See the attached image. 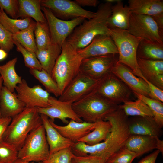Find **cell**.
Wrapping results in <instances>:
<instances>
[{"label":"cell","instance_id":"cell-1","mask_svg":"<svg viewBox=\"0 0 163 163\" xmlns=\"http://www.w3.org/2000/svg\"><path fill=\"white\" fill-rule=\"evenodd\" d=\"M112 5L106 2L100 4L95 16L86 19L76 27L66 39V42L77 51L87 46L98 35H110L107 22Z\"/></svg>","mask_w":163,"mask_h":163},{"label":"cell","instance_id":"cell-2","mask_svg":"<svg viewBox=\"0 0 163 163\" xmlns=\"http://www.w3.org/2000/svg\"><path fill=\"white\" fill-rule=\"evenodd\" d=\"M128 116L122 109L118 108L107 115L104 120L111 124L110 132L103 142L91 145L89 155L102 158L105 163L114 153L124 146L130 136L128 126Z\"/></svg>","mask_w":163,"mask_h":163},{"label":"cell","instance_id":"cell-3","mask_svg":"<svg viewBox=\"0 0 163 163\" xmlns=\"http://www.w3.org/2000/svg\"><path fill=\"white\" fill-rule=\"evenodd\" d=\"M42 124L40 115L37 108L25 107L13 117L2 138V140L18 150L28 134Z\"/></svg>","mask_w":163,"mask_h":163},{"label":"cell","instance_id":"cell-4","mask_svg":"<svg viewBox=\"0 0 163 163\" xmlns=\"http://www.w3.org/2000/svg\"><path fill=\"white\" fill-rule=\"evenodd\" d=\"M61 48V53L56 61L51 74L58 86L60 95L70 82L79 73L83 59L77 51L66 41Z\"/></svg>","mask_w":163,"mask_h":163},{"label":"cell","instance_id":"cell-5","mask_svg":"<svg viewBox=\"0 0 163 163\" xmlns=\"http://www.w3.org/2000/svg\"><path fill=\"white\" fill-rule=\"evenodd\" d=\"M76 114L83 121L94 123L104 120L106 117L118 108L97 94L95 91L72 104Z\"/></svg>","mask_w":163,"mask_h":163},{"label":"cell","instance_id":"cell-6","mask_svg":"<svg viewBox=\"0 0 163 163\" xmlns=\"http://www.w3.org/2000/svg\"><path fill=\"white\" fill-rule=\"evenodd\" d=\"M110 29V36L115 43L119 55L117 61L125 65L136 76L144 77L137 61V50L141 38L130 34L127 30Z\"/></svg>","mask_w":163,"mask_h":163},{"label":"cell","instance_id":"cell-7","mask_svg":"<svg viewBox=\"0 0 163 163\" xmlns=\"http://www.w3.org/2000/svg\"><path fill=\"white\" fill-rule=\"evenodd\" d=\"M50 155L49 146L43 124L30 133L18 151V158L29 162H44Z\"/></svg>","mask_w":163,"mask_h":163},{"label":"cell","instance_id":"cell-8","mask_svg":"<svg viewBox=\"0 0 163 163\" xmlns=\"http://www.w3.org/2000/svg\"><path fill=\"white\" fill-rule=\"evenodd\" d=\"M95 92L106 100L118 105L131 101L133 93L122 80L112 73L100 80Z\"/></svg>","mask_w":163,"mask_h":163},{"label":"cell","instance_id":"cell-9","mask_svg":"<svg viewBox=\"0 0 163 163\" xmlns=\"http://www.w3.org/2000/svg\"><path fill=\"white\" fill-rule=\"evenodd\" d=\"M49 28L52 43L61 47L75 28L85 19L79 17L69 20L61 19L56 17L49 8H41Z\"/></svg>","mask_w":163,"mask_h":163},{"label":"cell","instance_id":"cell-10","mask_svg":"<svg viewBox=\"0 0 163 163\" xmlns=\"http://www.w3.org/2000/svg\"><path fill=\"white\" fill-rule=\"evenodd\" d=\"M41 6L49 9L57 18L69 20L79 17L89 19L96 14L83 9L75 1L70 0H40Z\"/></svg>","mask_w":163,"mask_h":163},{"label":"cell","instance_id":"cell-11","mask_svg":"<svg viewBox=\"0 0 163 163\" xmlns=\"http://www.w3.org/2000/svg\"><path fill=\"white\" fill-rule=\"evenodd\" d=\"M100 80L79 72L69 84L59 99L72 103L79 101L95 91Z\"/></svg>","mask_w":163,"mask_h":163},{"label":"cell","instance_id":"cell-12","mask_svg":"<svg viewBox=\"0 0 163 163\" xmlns=\"http://www.w3.org/2000/svg\"><path fill=\"white\" fill-rule=\"evenodd\" d=\"M127 31L137 37L163 43V33L151 16L132 13Z\"/></svg>","mask_w":163,"mask_h":163},{"label":"cell","instance_id":"cell-13","mask_svg":"<svg viewBox=\"0 0 163 163\" xmlns=\"http://www.w3.org/2000/svg\"><path fill=\"white\" fill-rule=\"evenodd\" d=\"M115 54H108L82 59L80 73L101 80L111 71L117 60Z\"/></svg>","mask_w":163,"mask_h":163},{"label":"cell","instance_id":"cell-14","mask_svg":"<svg viewBox=\"0 0 163 163\" xmlns=\"http://www.w3.org/2000/svg\"><path fill=\"white\" fill-rule=\"evenodd\" d=\"M15 89L18 99L28 108H46L50 107V94L40 85L30 87L26 81L22 79Z\"/></svg>","mask_w":163,"mask_h":163},{"label":"cell","instance_id":"cell-15","mask_svg":"<svg viewBox=\"0 0 163 163\" xmlns=\"http://www.w3.org/2000/svg\"><path fill=\"white\" fill-rule=\"evenodd\" d=\"M49 101L50 105L49 107L37 108L40 114L45 115L52 120L59 119L66 124L69 123L67 120L68 118L78 122L83 121L74 111L72 102L61 101L50 96Z\"/></svg>","mask_w":163,"mask_h":163},{"label":"cell","instance_id":"cell-16","mask_svg":"<svg viewBox=\"0 0 163 163\" xmlns=\"http://www.w3.org/2000/svg\"><path fill=\"white\" fill-rule=\"evenodd\" d=\"M83 59L108 54H118L117 48L110 35L96 37L87 46L77 50Z\"/></svg>","mask_w":163,"mask_h":163},{"label":"cell","instance_id":"cell-17","mask_svg":"<svg viewBox=\"0 0 163 163\" xmlns=\"http://www.w3.org/2000/svg\"><path fill=\"white\" fill-rule=\"evenodd\" d=\"M111 73L122 80L132 90L150 98L149 88L147 83L142 78L136 76L125 65L117 60L113 67Z\"/></svg>","mask_w":163,"mask_h":163},{"label":"cell","instance_id":"cell-18","mask_svg":"<svg viewBox=\"0 0 163 163\" xmlns=\"http://www.w3.org/2000/svg\"><path fill=\"white\" fill-rule=\"evenodd\" d=\"M128 126L131 135L147 136L160 138L163 131L153 117L134 116L128 119Z\"/></svg>","mask_w":163,"mask_h":163},{"label":"cell","instance_id":"cell-19","mask_svg":"<svg viewBox=\"0 0 163 163\" xmlns=\"http://www.w3.org/2000/svg\"><path fill=\"white\" fill-rule=\"evenodd\" d=\"M49 119L53 126L63 136L74 143L92 131L95 125V123L78 122L71 120L66 125L61 126L56 124L54 120Z\"/></svg>","mask_w":163,"mask_h":163},{"label":"cell","instance_id":"cell-20","mask_svg":"<svg viewBox=\"0 0 163 163\" xmlns=\"http://www.w3.org/2000/svg\"><path fill=\"white\" fill-rule=\"evenodd\" d=\"M26 107L25 104L20 100L17 94L2 86L0 93V112L1 117L12 118Z\"/></svg>","mask_w":163,"mask_h":163},{"label":"cell","instance_id":"cell-21","mask_svg":"<svg viewBox=\"0 0 163 163\" xmlns=\"http://www.w3.org/2000/svg\"><path fill=\"white\" fill-rule=\"evenodd\" d=\"M40 115L46 133L50 155L71 147L74 142L63 136L51 124L47 116L43 114Z\"/></svg>","mask_w":163,"mask_h":163},{"label":"cell","instance_id":"cell-22","mask_svg":"<svg viewBox=\"0 0 163 163\" xmlns=\"http://www.w3.org/2000/svg\"><path fill=\"white\" fill-rule=\"evenodd\" d=\"M131 14L128 5H124L121 0H118L112 6L111 14L107 22L108 27L127 30Z\"/></svg>","mask_w":163,"mask_h":163},{"label":"cell","instance_id":"cell-23","mask_svg":"<svg viewBox=\"0 0 163 163\" xmlns=\"http://www.w3.org/2000/svg\"><path fill=\"white\" fill-rule=\"evenodd\" d=\"M156 137L131 135L124 147L136 153L137 157L156 148Z\"/></svg>","mask_w":163,"mask_h":163},{"label":"cell","instance_id":"cell-24","mask_svg":"<svg viewBox=\"0 0 163 163\" xmlns=\"http://www.w3.org/2000/svg\"><path fill=\"white\" fill-rule=\"evenodd\" d=\"M132 13L151 16L163 13L162 0H129Z\"/></svg>","mask_w":163,"mask_h":163},{"label":"cell","instance_id":"cell-25","mask_svg":"<svg viewBox=\"0 0 163 163\" xmlns=\"http://www.w3.org/2000/svg\"><path fill=\"white\" fill-rule=\"evenodd\" d=\"M137 58L163 60V43L142 39L138 46Z\"/></svg>","mask_w":163,"mask_h":163},{"label":"cell","instance_id":"cell-26","mask_svg":"<svg viewBox=\"0 0 163 163\" xmlns=\"http://www.w3.org/2000/svg\"><path fill=\"white\" fill-rule=\"evenodd\" d=\"M61 51V46L52 43L45 49L37 50L35 53L42 69L51 75L56 61Z\"/></svg>","mask_w":163,"mask_h":163},{"label":"cell","instance_id":"cell-27","mask_svg":"<svg viewBox=\"0 0 163 163\" xmlns=\"http://www.w3.org/2000/svg\"><path fill=\"white\" fill-rule=\"evenodd\" d=\"M18 18H33L36 22H45L46 20L41 11L40 0H18Z\"/></svg>","mask_w":163,"mask_h":163},{"label":"cell","instance_id":"cell-28","mask_svg":"<svg viewBox=\"0 0 163 163\" xmlns=\"http://www.w3.org/2000/svg\"><path fill=\"white\" fill-rule=\"evenodd\" d=\"M17 58L15 57L5 64L0 65V74L4 86L12 93L14 92L17 85L22 81L21 76L18 75L15 70Z\"/></svg>","mask_w":163,"mask_h":163},{"label":"cell","instance_id":"cell-29","mask_svg":"<svg viewBox=\"0 0 163 163\" xmlns=\"http://www.w3.org/2000/svg\"><path fill=\"white\" fill-rule=\"evenodd\" d=\"M111 127V124L108 121L101 120L97 122L94 129L78 141L84 142L90 145L98 144L106 139Z\"/></svg>","mask_w":163,"mask_h":163},{"label":"cell","instance_id":"cell-30","mask_svg":"<svg viewBox=\"0 0 163 163\" xmlns=\"http://www.w3.org/2000/svg\"><path fill=\"white\" fill-rule=\"evenodd\" d=\"M118 107L123 110L127 116L153 117V113L148 106L142 101L138 99L135 101H130L120 104Z\"/></svg>","mask_w":163,"mask_h":163},{"label":"cell","instance_id":"cell-31","mask_svg":"<svg viewBox=\"0 0 163 163\" xmlns=\"http://www.w3.org/2000/svg\"><path fill=\"white\" fill-rule=\"evenodd\" d=\"M0 10L1 12L0 23L13 34L27 28L34 21L30 17L22 19L10 18L4 10L1 9Z\"/></svg>","mask_w":163,"mask_h":163},{"label":"cell","instance_id":"cell-32","mask_svg":"<svg viewBox=\"0 0 163 163\" xmlns=\"http://www.w3.org/2000/svg\"><path fill=\"white\" fill-rule=\"evenodd\" d=\"M36 23L33 21L28 28L13 35L14 39L27 50L35 53L37 50L34 33Z\"/></svg>","mask_w":163,"mask_h":163},{"label":"cell","instance_id":"cell-33","mask_svg":"<svg viewBox=\"0 0 163 163\" xmlns=\"http://www.w3.org/2000/svg\"><path fill=\"white\" fill-rule=\"evenodd\" d=\"M139 68L148 81L155 75L163 74V60H154L137 58Z\"/></svg>","mask_w":163,"mask_h":163},{"label":"cell","instance_id":"cell-34","mask_svg":"<svg viewBox=\"0 0 163 163\" xmlns=\"http://www.w3.org/2000/svg\"><path fill=\"white\" fill-rule=\"evenodd\" d=\"M29 71L31 74L44 86L48 92L53 94L56 97L60 96V92L57 83L47 72L43 69L41 70L30 69Z\"/></svg>","mask_w":163,"mask_h":163},{"label":"cell","instance_id":"cell-35","mask_svg":"<svg viewBox=\"0 0 163 163\" xmlns=\"http://www.w3.org/2000/svg\"><path fill=\"white\" fill-rule=\"evenodd\" d=\"M34 33L37 50L45 49L52 44L50 31L47 21L36 22Z\"/></svg>","mask_w":163,"mask_h":163},{"label":"cell","instance_id":"cell-36","mask_svg":"<svg viewBox=\"0 0 163 163\" xmlns=\"http://www.w3.org/2000/svg\"><path fill=\"white\" fill-rule=\"evenodd\" d=\"M133 93L138 99L142 101L148 106L153 113L155 121L162 129L163 127V103L135 92Z\"/></svg>","mask_w":163,"mask_h":163},{"label":"cell","instance_id":"cell-37","mask_svg":"<svg viewBox=\"0 0 163 163\" xmlns=\"http://www.w3.org/2000/svg\"><path fill=\"white\" fill-rule=\"evenodd\" d=\"M14 40L17 50L20 52L23 56L25 66L30 69L41 70L42 68L35 53L27 50L16 40Z\"/></svg>","mask_w":163,"mask_h":163},{"label":"cell","instance_id":"cell-38","mask_svg":"<svg viewBox=\"0 0 163 163\" xmlns=\"http://www.w3.org/2000/svg\"><path fill=\"white\" fill-rule=\"evenodd\" d=\"M18 158V150L2 140L0 141V163H14Z\"/></svg>","mask_w":163,"mask_h":163},{"label":"cell","instance_id":"cell-39","mask_svg":"<svg viewBox=\"0 0 163 163\" xmlns=\"http://www.w3.org/2000/svg\"><path fill=\"white\" fill-rule=\"evenodd\" d=\"M137 157L136 153L124 146L113 154L106 163H132Z\"/></svg>","mask_w":163,"mask_h":163},{"label":"cell","instance_id":"cell-40","mask_svg":"<svg viewBox=\"0 0 163 163\" xmlns=\"http://www.w3.org/2000/svg\"><path fill=\"white\" fill-rule=\"evenodd\" d=\"M74 154L71 147L61 150L50 155L44 163H71Z\"/></svg>","mask_w":163,"mask_h":163},{"label":"cell","instance_id":"cell-41","mask_svg":"<svg viewBox=\"0 0 163 163\" xmlns=\"http://www.w3.org/2000/svg\"><path fill=\"white\" fill-rule=\"evenodd\" d=\"M13 35L0 23V48L7 53L9 52L14 46Z\"/></svg>","mask_w":163,"mask_h":163},{"label":"cell","instance_id":"cell-42","mask_svg":"<svg viewBox=\"0 0 163 163\" xmlns=\"http://www.w3.org/2000/svg\"><path fill=\"white\" fill-rule=\"evenodd\" d=\"M0 9L5 11L6 13L13 19H17L19 9L18 0H0Z\"/></svg>","mask_w":163,"mask_h":163},{"label":"cell","instance_id":"cell-43","mask_svg":"<svg viewBox=\"0 0 163 163\" xmlns=\"http://www.w3.org/2000/svg\"><path fill=\"white\" fill-rule=\"evenodd\" d=\"M72 159L75 163H105L102 158L90 155L82 156L74 155Z\"/></svg>","mask_w":163,"mask_h":163},{"label":"cell","instance_id":"cell-44","mask_svg":"<svg viewBox=\"0 0 163 163\" xmlns=\"http://www.w3.org/2000/svg\"><path fill=\"white\" fill-rule=\"evenodd\" d=\"M147 84L149 91L150 98L163 102V90L161 89L147 80L144 77L142 78Z\"/></svg>","mask_w":163,"mask_h":163},{"label":"cell","instance_id":"cell-45","mask_svg":"<svg viewBox=\"0 0 163 163\" xmlns=\"http://www.w3.org/2000/svg\"><path fill=\"white\" fill-rule=\"evenodd\" d=\"M12 119L11 117L0 118V141L2 140L3 135L10 124Z\"/></svg>","mask_w":163,"mask_h":163},{"label":"cell","instance_id":"cell-46","mask_svg":"<svg viewBox=\"0 0 163 163\" xmlns=\"http://www.w3.org/2000/svg\"><path fill=\"white\" fill-rule=\"evenodd\" d=\"M158 149L142 158L138 163H155L157 157L160 153Z\"/></svg>","mask_w":163,"mask_h":163},{"label":"cell","instance_id":"cell-47","mask_svg":"<svg viewBox=\"0 0 163 163\" xmlns=\"http://www.w3.org/2000/svg\"><path fill=\"white\" fill-rule=\"evenodd\" d=\"M148 81L159 88L163 90V74L156 75Z\"/></svg>","mask_w":163,"mask_h":163},{"label":"cell","instance_id":"cell-48","mask_svg":"<svg viewBox=\"0 0 163 163\" xmlns=\"http://www.w3.org/2000/svg\"><path fill=\"white\" fill-rule=\"evenodd\" d=\"M75 1L81 7H96L99 3L97 0H75Z\"/></svg>","mask_w":163,"mask_h":163},{"label":"cell","instance_id":"cell-49","mask_svg":"<svg viewBox=\"0 0 163 163\" xmlns=\"http://www.w3.org/2000/svg\"><path fill=\"white\" fill-rule=\"evenodd\" d=\"M151 17L155 22L160 31L163 33V13Z\"/></svg>","mask_w":163,"mask_h":163},{"label":"cell","instance_id":"cell-50","mask_svg":"<svg viewBox=\"0 0 163 163\" xmlns=\"http://www.w3.org/2000/svg\"><path fill=\"white\" fill-rule=\"evenodd\" d=\"M156 148L159 150L160 152L163 155V140L160 139L159 138L156 137Z\"/></svg>","mask_w":163,"mask_h":163},{"label":"cell","instance_id":"cell-51","mask_svg":"<svg viewBox=\"0 0 163 163\" xmlns=\"http://www.w3.org/2000/svg\"><path fill=\"white\" fill-rule=\"evenodd\" d=\"M8 55L7 53L5 50L0 48V61L5 59Z\"/></svg>","mask_w":163,"mask_h":163},{"label":"cell","instance_id":"cell-52","mask_svg":"<svg viewBox=\"0 0 163 163\" xmlns=\"http://www.w3.org/2000/svg\"><path fill=\"white\" fill-rule=\"evenodd\" d=\"M14 163H44L43 162L34 163L33 162H29L20 159H18L14 161Z\"/></svg>","mask_w":163,"mask_h":163},{"label":"cell","instance_id":"cell-53","mask_svg":"<svg viewBox=\"0 0 163 163\" xmlns=\"http://www.w3.org/2000/svg\"><path fill=\"white\" fill-rule=\"evenodd\" d=\"M3 82V80L2 78V77L1 76H0V93L1 92V90L2 87V84ZM1 117V116L0 112V118Z\"/></svg>","mask_w":163,"mask_h":163},{"label":"cell","instance_id":"cell-54","mask_svg":"<svg viewBox=\"0 0 163 163\" xmlns=\"http://www.w3.org/2000/svg\"><path fill=\"white\" fill-rule=\"evenodd\" d=\"M118 0H106L105 2H106L110 3L111 4L113 3H116L117 2Z\"/></svg>","mask_w":163,"mask_h":163},{"label":"cell","instance_id":"cell-55","mask_svg":"<svg viewBox=\"0 0 163 163\" xmlns=\"http://www.w3.org/2000/svg\"><path fill=\"white\" fill-rule=\"evenodd\" d=\"M71 163H75V162L73 160V159L72 160V161L71 162Z\"/></svg>","mask_w":163,"mask_h":163},{"label":"cell","instance_id":"cell-56","mask_svg":"<svg viewBox=\"0 0 163 163\" xmlns=\"http://www.w3.org/2000/svg\"><path fill=\"white\" fill-rule=\"evenodd\" d=\"M1 11L0 10V16H1Z\"/></svg>","mask_w":163,"mask_h":163}]
</instances>
